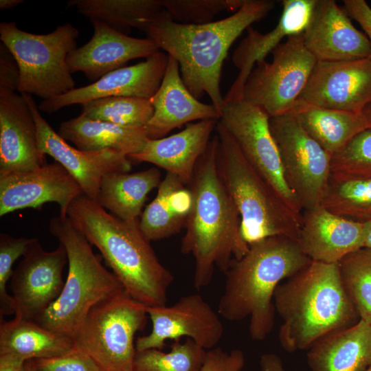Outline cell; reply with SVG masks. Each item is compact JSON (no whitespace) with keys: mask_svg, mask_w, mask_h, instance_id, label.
Masks as SVG:
<instances>
[{"mask_svg":"<svg viewBox=\"0 0 371 371\" xmlns=\"http://www.w3.org/2000/svg\"><path fill=\"white\" fill-rule=\"evenodd\" d=\"M275 5L272 0H245L231 16L204 24L175 22L168 14L147 23L141 31L178 61L190 93L197 100L207 93L221 115L225 102L220 79L228 50L245 30L265 17Z\"/></svg>","mask_w":371,"mask_h":371,"instance_id":"cell-1","label":"cell"},{"mask_svg":"<svg viewBox=\"0 0 371 371\" xmlns=\"http://www.w3.org/2000/svg\"><path fill=\"white\" fill-rule=\"evenodd\" d=\"M322 205L330 212L359 222L371 218V178L331 173Z\"/></svg>","mask_w":371,"mask_h":371,"instance_id":"cell-33","label":"cell"},{"mask_svg":"<svg viewBox=\"0 0 371 371\" xmlns=\"http://www.w3.org/2000/svg\"><path fill=\"white\" fill-rule=\"evenodd\" d=\"M344 8L333 0H315L303 32L307 49L319 62H337L371 56L369 39L357 30Z\"/></svg>","mask_w":371,"mask_h":371,"instance_id":"cell-19","label":"cell"},{"mask_svg":"<svg viewBox=\"0 0 371 371\" xmlns=\"http://www.w3.org/2000/svg\"><path fill=\"white\" fill-rule=\"evenodd\" d=\"M311 371H366L371 366V324H356L330 333L309 348Z\"/></svg>","mask_w":371,"mask_h":371,"instance_id":"cell-26","label":"cell"},{"mask_svg":"<svg viewBox=\"0 0 371 371\" xmlns=\"http://www.w3.org/2000/svg\"><path fill=\"white\" fill-rule=\"evenodd\" d=\"M93 34L86 44L72 50L67 58L71 74L81 71L89 80L124 67L129 60L146 58L159 51L148 38H137L116 30L102 21L90 19Z\"/></svg>","mask_w":371,"mask_h":371,"instance_id":"cell-20","label":"cell"},{"mask_svg":"<svg viewBox=\"0 0 371 371\" xmlns=\"http://www.w3.org/2000/svg\"><path fill=\"white\" fill-rule=\"evenodd\" d=\"M146 306L126 291L94 305L73 339L100 371H133L135 336L144 329Z\"/></svg>","mask_w":371,"mask_h":371,"instance_id":"cell-9","label":"cell"},{"mask_svg":"<svg viewBox=\"0 0 371 371\" xmlns=\"http://www.w3.org/2000/svg\"><path fill=\"white\" fill-rule=\"evenodd\" d=\"M152 322L150 333L135 341L136 351L162 350L167 340L190 339L205 350L214 348L224 327L216 312L199 294L182 296L170 306H146Z\"/></svg>","mask_w":371,"mask_h":371,"instance_id":"cell-13","label":"cell"},{"mask_svg":"<svg viewBox=\"0 0 371 371\" xmlns=\"http://www.w3.org/2000/svg\"><path fill=\"white\" fill-rule=\"evenodd\" d=\"M315 3V0H284L280 18L272 30L262 34L251 26L247 27L246 37L232 55L233 63L239 71L224 97L225 103L243 100V89L254 65L265 60L284 38L304 31Z\"/></svg>","mask_w":371,"mask_h":371,"instance_id":"cell-23","label":"cell"},{"mask_svg":"<svg viewBox=\"0 0 371 371\" xmlns=\"http://www.w3.org/2000/svg\"><path fill=\"white\" fill-rule=\"evenodd\" d=\"M67 216L99 250L133 300L146 306L166 305L175 278L140 230L139 220L122 221L84 194L73 200Z\"/></svg>","mask_w":371,"mask_h":371,"instance_id":"cell-3","label":"cell"},{"mask_svg":"<svg viewBox=\"0 0 371 371\" xmlns=\"http://www.w3.org/2000/svg\"><path fill=\"white\" fill-rule=\"evenodd\" d=\"M245 356L242 350L214 348L207 351L201 371H242Z\"/></svg>","mask_w":371,"mask_h":371,"instance_id":"cell-41","label":"cell"},{"mask_svg":"<svg viewBox=\"0 0 371 371\" xmlns=\"http://www.w3.org/2000/svg\"><path fill=\"white\" fill-rule=\"evenodd\" d=\"M168 61V55L159 51L145 61L114 70L90 85L43 100L38 109L53 113L68 106L112 96L150 99L161 83Z\"/></svg>","mask_w":371,"mask_h":371,"instance_id":"cell-18","label":"cell"},{"mask_svg":"<svg viewBox=\"0 0 371 371\" xmlns=\"http://www.w3.org/2000/svg\"><path fill=\"white\" fill-rule=\"evenodd\" d=\"M216 138L199 159L188 186L192 206L181 251L194 260L193 282L199 289L212 281L215 268L224 273L249 249L241 232L238 210L219 175Z\"/></svg>","mask_w":371,"mask_h":371,"instance_id":"cell-2","label":"cell"},{"mask_svg":"<svg viewBox=\"0 0 371 371\" xmlns=\"http://www.w3.org/2000/svg\"><path fill=\"white\" fill-rule=\"evenodd\" d=\"M79 32L69 23L45 34L17 27L14 21L0 23V40L16 60L20 71L18 91L43 100L74 89L75 81L67 63L77 47Z\"/></svg>","mask_w":371,"mask_h":371,"instance_id":"cell-8","label":"cell"},{"mask_svg":"<svg viewBox=\"0 0 371 371\" xmlns=\"http://www.w3.org/2000/svg\"><path fill=\"white\" fill-rule=\"evenodd\" d=\"M33 361L37 371H100L93 360L76 345L62 355Z\"/></svg>","mask_w":371,"mask_h":371,"instance_id":"cell-40","label":"cell"},{"mask_svg":"<svg viewBox=\"0 0 371 371\" xmlns=\"http://www.w3.org/2000/svg\"><path fill=\"white\" fill-rule=\"evenodd\" d=\"M191 206L188 186L177 176L167 172L156 196L142 212L139 229L149 241L175 235L185 227Z\"/></svg>","mask_w":371,"mask_h":371,"instance_id":"cell-27","label":"cell"},{"mask_svg":"<svg viewBox=\"0 0 371 371\" xmlns=\"http://www.w3.org/2000/svg\"><path fill=\"white\" fill-rule=\"evenodd\" d=\"M364 228L363 247L371 249V218L363 222Z\"/></svg>","mask_w":371,"mask_h":371,"instance_id":"cell-46","label":"cell"},{"mask_svg":"<svg viewBox=\"0 0 371 371\" xmlns=\"http://www.w3.org/2000/svg\"><path fill=\"white\" fill-rule=\"evenodd\" d=\"M179 64L168 55L161 83L150 98L153 117L146 126L148 139L165 137L172 130L194 120H217L221 115L212 104L199 102L185 86L179 74Z\"/></svg>","mask_w":371,"mask_h":371,"instance_id":"cell-24","label":"cell"},{"mask_svg":"<svg viewBox=\"0 0 371 371\" xmlns=\"http://www.w3.org/2000/svg\"><path fill=\"white\" fill-rule=\"evenodd\" d=\"M58 133L78 149H113L128 157L139 152L148 139L146 127L120 126L82 114L62 122Z\"/></svg>","mask_w":371,"mask_h":371,"instance_id":"cell-29","label":"cell"},{"mask_svg":"<svg viewBox=\"0 0 371 371\" xmlns=\"http://www.w3.org/2000/svg\"><path fill=\"white\" fill-rule=\"evenodd\" d=\"M273 300L282 319L279 341L288 352L308 349L323 337L360 320L344 287L338 263L312 260L278 285Z\"/></svg>","mask_w":371,"mask_h":371,"instance_id":"cell-5","label":"cell"},{"mask_svg":"<svg viewBox=\"0 0 371 371\" xmlns=\"http://www.w3.org/2000/svg\"><path fill=\"white\" fill-rule=\"evenodd\" d=\"M161 179L157 168L107 174L102 179L96 202L122 221L137 222L148 194L158 188Z\"/></svg>","mask_w":371,"mask_h":371,"instance_id":"cell-30","label":"cell"},{"mask_svg":"<svg viewBox=\"0 0 371 371\" xmlns=\"http://www.w3.org/2000/svg\"><path fill=\"white\" fill-rule=\"evenodd\" d=\"M21 94L34 119L39 148L68 171L85 196L96 201L102 179L106 175L131 170V161L122 152L113 149L84 150L69 145L43 118L32 96Z\"/></svg>","mask_w":371,"mask_h":371,"instance_id":"cell-15","label":"cell"},{"mask_svg":"<svg viewBox=\"0 0 371 371\" xmlns=\"http://www.w3.org/2000/svg\"><path fill=\"white\" fill-rule=\"evenodd\" d=\"M25 361L10 355H0V371H25Z\"/></svg>","mask_w":371,"mask_h":371,"instance_id":"cell-45","label":"cell"},{"mask_svg":"<svg viewBox=\"0 0 371 371\" xmlns=\"http://www.w3.org/2000/svg\"><path fill=\"white\" fill-rule=\"evenodd\" d=\"M311 261L297 241L287 236H269L251 243L225 272L218 314L230 322L249 317L251 339L263 341L274 326L276 287Z\"/></svg>","mask_w":371,"mask_h":371,"instance_id":"cell-4","label":"cell"},{"mask_svg":"<svg viewBox=\"0 0 371 371\" xmlns=\"http://www.w3.org/2000/svg\"><path fill=\"white\" fill-rule=\"evenodd\" d=\"M291 113L304 130L333 155L370 128L362 113L317 106L297 100Z\"/></svg>","mask_w":371,"mask_h":371,"instance_id":"cell-28","label":"cell"},{"mask_svg":"<svg viewBox=\"0 0 371 371\" xmlns=\"http://www.w3.org/2000/svg\"><path fill=\"white\" fill-rule=\"evenodd\" d=\"M245 0H159L172 21L181 23L204 24L212 22L223 11H238Z\"/></svg>","mask_w":371,"mask_h":371,"instance_id":"cell-37","label":"cell"},{"mask_svg":"<svg viewBox=\"0 0 371 371\" xmlns=\"http://www.w3.org/2000/svg\"><path fill=\"white\" fill-rule=\"evenodd\" d=\"M285 181L302 212L322 204L331 175V157L288 113L269 117Z\"/></svg>","mask_w":371,"mask_h":371,"instance_id":"cell-11","label":"cell"},{"mask_svg":"<svg viewBox=\"0 0 371 371\" xmlns=\"http://www.w3.org/2000/svg\"><path fill=\"white\" fill-rule=\"evenodd\" d=\"M299 99L320 107L362 113L371 104V56L317 61Z\"/></svg>","mask_w":371,"mask_h":371,"instance_id":"cell-16","label":"cell"},{"mask_svg":"<svg viewBox=\"0 0 371 371\" xmlns=\"http://www.w3.org/2000/svg\"><path fill=\"white\" fill-rule=\"evenodd\" d=\"M366 371H371V366Z\"/></svg>","mask_w":371,"mask_h":371,"instance_id":"cell-50","label":"cell"},{"mask_svg":"<svg viewBox=\"0 0 371 371\" xmlns=\"http://www.w3.org/2000/svg\"><path fill=\"white\" fill-rule=\"evenodd\" d=\"M218 122L235 140L251 165L297 215L302 209L287 185L278 150L269 128V116L244 100L225 103Z\"/></svg>","mask_w":371,"mask_h":371,"instance_id":"cell-12","label":"cell"},{"mask_svg":"<svg viewBox=\"0 0 371 371\" xmlns=\"http://www.w3.org/2000/svg\"><path fill=\"white\" fill-rule=\"evenodd\" d=\"M45 155L24 96L0 89V175L36 169L46 163Z\"/></svg>","mask_w":371,"mask_h":371,"instance_id":"cell-21","label":"cell"},{"mask_svg":"<svg viewBox=\"0 0 371 371\" xmlns=\"http://www.w3.org/2000/svg\"><path fill=\"white\" fill-rule=\"evenodd\" d=\"M80 105L82 115L123 126L146 127L154 113L150 99L141 98L112 96Z\"/></svg>","mask_w":371,"mask_h":371,"instance_id":"cell-34","label":"cell"},{"mask_svg":"<svg viewBox=\"0 0 371 371\" xmlns=\"http://www.w3.org/2000/svg\"><path fill=\"white\" fill-rule=\"evenodd\" d=\"M49 230L65 249L69 269L59 297L34 321L73 339L94 305L125 290L67 216L52 218Z\"/></svg>","mask_w":371,"mask_h":371,"instance_id":"cell-6","label":"cell"},{"mask_svg":"<svg viewBox=\"0 0 371 371\" xmlns=\"http://www.w3.org/2000/svg\"><path fill=\"white\" fill-rule=\"evenodd\" d=\"M34 238H16L5 233L0 234V318L14 315L13 301L7 291V285L13 274L14 262L24 255Z\"/></svg>","mask_w":371,"mask_h":371,"instance_id":"cell-39","label":"cell"},{"mask_svg":"<svg viewBox=\"0 0 371 371\" xmlns=\"http://www.w3.org/2000/svg\"><path fill=\"white\" fill-rule=\"evenodd\" d=\"M23 2V0H1L0 9L3 10L12 9Z\"/></svg>","mask_w":371,"mask_h":371,"instance_id":"cell-47","label":"cell"},{"mask_svg":"<svg viewBox=\"0 0 371 371\" xmlns=\"http://www.w3.org/2000/svg\"><path fill=\"white\" fill-rule=\"evenodd\" d=\"M67 7L127 35L131 28L142 30L147 23L168 14L159 0H70Z\"/></svg>","mask_w":371,"mask_h":371,"instance_id":"cell-32","label":"cell"},{"mask_svg":"<svg viewBox=\"0 0 371 371\" xmlns=\"http://www.w3.org/2000/svg\"><path fill=\"white\" fill-rule=\"evenodd\" d=\"M344 8L361 25L371 47V7L365 0H344Z\"/></svg>","mask_w":371,"mask_h":371,"instance_id":"cell-43","label":"cell"},{"mask_svg":"<svg viewBox=\"0 0 371 371\" xmlns=\"http://www.w3.org/2000/svg\"><path fill=\"white\" fill-rule=\"evenodd\" d=\"M82 194L76 179L56 161L30 171L0 175V216L49 202L57 203L60 215L66 216L71 203Z\"/></svg>","mask_w":371,"mask_h":371,"instance_id":"cell-17","label":"cell"},{"mask_svg":"<svg viewBox=\"0 0 371 371\" xmlns=\"http://www.w3.org/2000/svg\"><path fill=\"white\" fill-rule=\"evenodd\" d=\"M207 351L190 339L175 341L170 350L136 351L133 371H201Z\"/></svg>","mask_w":371,"mask_h":371,"instance_id":"cell-35","label":"cell"},{"mask_svg":"<svg viewBox=\"0 0 371 371\" xmlns=\"http://www.w3.org/2000/svg\"><path fill=\"white\" fill-rule=\"evenodd\" d=\"M260 371H285L281 359L273 353H265L260 359Z\"/></svg>","mask_w":371,"mask_h":371,"instance_id":"cell-44","label":"cell"},{"mask_svg":"<svg viewBox=\"0 0 371 371\" xmlns=\"http://www.w3.org/2000/svg\"><path fill=\"white\" fill-rule=\"evenodd\" d=\"M297 243L313 261L338 263L363 247V223L337 215L321 204L302 212Z\"/></svg>","mask_w":371,"mask_h":371,"instance_id":"cell-22","label":"cell"},{"mask_svg":"<svg viewBox=\"0 0 371 371\" xmlns=\"http://www.w3.org/2000/svg\"><path fill=\"white\" fill-rule=\"evenodd\" d=\"M25 371H37L33 360L26 361Z\"/></svg>","mask_w":371,"mask_h":371,"instance_id":"cell-49","label":"cell"},{"mask_svg":"<svg viewBox=\"0 0 371 371\" xmlns=\"http://www.w3.org/2000/svg\"><path fill=\"white\" fill-rule=\"evenodd\" d=\"M302 33L287 37L277 46L271 62L258 63L245 82L243 100L269 117L292 110L317 62L306 47Z\"/></svg>","mask_w":371,"mask_h":371,"instance_id":"cell-10","label":"cell"},{"mask_svg":"<svg viewBox=\"0 0 371 371\" xmlns=\"http://www.w3.org/2000/svg\"><path fill=\"white\" fill-rule=\"evenodd\" d=\"M362 114L371 128V104L363 111Z\"/></svg>","mask_w":371,"mask_h":371,"instance_id":"cell-48","label":"cell"},{"mask_svg":"<svg viewBox=\"0 0 371 371\" xmlns=\"http://www.w3.org/2000/svg\"><path fill=\"white\" fill-rule=\"evenodd\" d=\"M23 256L10 279V295L14 317L34 320L59 297L67 256L62 245L47 251L34 238Z\"/></svg>","mask_w":371,"mask_h":371,"instance_id":"cell-14","label":"cell"},{"mask_svg":"<svg viewBox=\"0 0 371 371\" xmlns=\"http://www.w3.org/2000/svg\"><path fill=\"white\" fill-rule=\"evenodd\" d=\"M215 130L218 170L238 210L245 240L249 245L267 237L284 236L297 241L302 216L251 165L218 120Z\"/></svg>","mask_w":371,"mask_h":371,"instance_id":"cell-7","label":"cell"},{"mask_svg":"<svg viewBox=\"0 0 371 371\" xmlns=\"http://www.w3.org/2000/svg\"><path fill=\"white\" fill-rule=\"evenodd\" d=\"M338 265L344 287L360 319L371 324V249L353 251Z\"/></svg>","mask_w":371,"mask_h":371,"instance_id":"cell-36","label":"cell"},{"mask_svg":"<svg viewBox=\"0 0 371 371\" xmlns=\"http://www.w3.org/2000/svg\"><path fill=\"white\" fill-rule=\"evenodd\" d=\"M217 120L188 124L183 131L161 139H148L143 148L128 156L136 162H148L177 176L187 186L196 163L206 150Z\"/></svg>","mask_w":371,"mask_h":371,"instance_id":"cell-25","label":"cell"},{"mask_svg":"<svg viewBox=\"0 0 371 371\" xmlns=\"http://www.w3.org/2000/svg\"><path fill=\"white\" fill-rule=\"evenodd\" d=\"M20 71L14 56L6 47L0 43V89L11 91L18 90Z\"/></svg>","mask_w":371,"mask_h":371,"instance_id":"cell-42","label":"cell"},{"mask_svg":"<svg viewBox=\"0 0 371 371\" xmlns=\"http://www.w3.org/2000/svg\"><path fill=\"white\" fill-rule=\"evenodd\" d=\"M331 173L371 178V128L357 134L331 157Z\"/></svg>","mask_w":371,"mask_h":371,"instance_id":"cell-38","label":"cell"},{"mask_svg":"<svg viewBox=\"0 0 371 371\" xmlns=\"http://www.w3.org/2000/svg\"><path fill=\"white\" fill-rule=\"evenodd\" d=\"M74 345L71 337L47 329L34 320L0 319V355H10L25 361L49 359L65 354Z\"/></svg>","mask_w":371,"mask_h":371,"instance_id":"cell-31","label":"cell"}]
</instances>
